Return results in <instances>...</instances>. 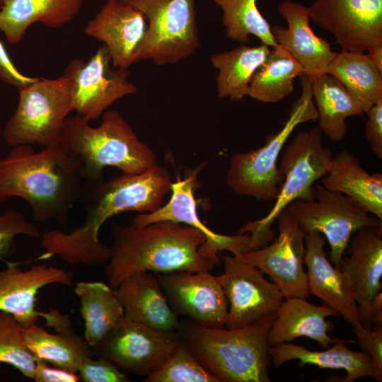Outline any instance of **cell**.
<instances>
[{
  "mask_svg": "<svg viewBox=\"0 0 382 382\" xmlns=\"http://www.w3.org/2000/svg\"><path fill=\"white\" fill-rule=\"evenodd\" d=\"M171 183L170 173L159 165L140 174H122L108 181L84 183L80 197L86 212L83 224L70 232L46 231L41 241L45 252L37 260L58 256L73 265L91 267L108 262L111 249L99 239L102 226L112 216L125 212L156 211L163 205Z\"/></svg>",
  "mask_w": 382,
  "mask_h": 382,
  "instance_id": "6da1fadb",
  "label": "cell"
},
{
  "mask_svg": "<svg viewBox=\"0 0 382 382\" xmlns=\"http://www.w3.org/2000/svg\"><path fill=\"white\" fill-rule=\"evenodd\" d=\"M80 158L62 144L36 151L30 144L13 146L0 159V203L25 200L34 221L66 224L83 189Z\"/></svg>",
  "mask_w": 382,
  "mask_h": 382,
  "instance_id": "7a4b0ae2",
  "label": "cell"
},
{
  "mask_svg": "<svg viewBox=\"0 0 382 382\" xmlns=\"http://www.w3.org/2000/svg\"><path fill=\"white\" fill-rule=\"evenodd\" d=\"M112 231L111 255L105 272L112 289L137 272H209L216 265L200 251L206 241L204 234L182 223L169 220L144 226L113 223Z\"/></svg>",
  "mask_w": 382,
  "mask_h": 382,
  "instance_id": "3957f363",
  "label": "cell"
},
{
  "mask_svg": "<svg viewBox=\"0 0 382 382\" xmlns=\"http://www.w3.org/2000/svg\"><path fill=\"white\" fill-rule=\"evenodd\" d=\"M60 144L80 158L81 175L88 182L102 180L103 171L108 166L123 175H137L158 165L155 152L115 110L105 111L96 127L78 115L68 117Z\"/></svg>",
  "mask_w": 382,
  "mask_h": 382,
  "instance_id": "277c9868",
  "label": "cell"
},
{
  "mask_svg": "<svg viewBox=\"0 0 382 382\" xmlns=\"http://www.w3.org/2000/svg\"><path fill=\"white\" fill-rule=\"evenodd\" d=\"M276 311L245 327L185 328L186 345L219 382H270L268 332Z\"/></svg>",
  "mask_w": 382,
  "mask_h": 382,
  "instance_id": "5b68a950",
  "label": "cell"
},
{
  "mask_svg": "<svg viewBox=\"0 0 382 382\" xmlns=\"http://www.w3.org/2000/svg\"><path fill=\"white\" fill-rule=\"evenodd\" d=\"M322 136L318 127L301 131L282 151L279 169L283 180L273 207L265 216L247 223L238 231L250 236L246 252L262 248L274 239L272 226L291 202L313 198V185L327 174L332 159Z\"/></svg>",
  "mask_w": 382,
  "mask_h": 382,
  "instance_id": "8992f818",
  "label": "cell"
},
{
  "mask_svg": "<svg viewBox=\"0 0 382 382\" xmlns=\"http://www.w3.org/2000/svg\"><path fill=\"white\" fill-rule=\"evenodd\" d=\"M300 79L301 95L293 103L282 129L271 134L261 147L231 156L226 183L235 194L262 201L276 199L283 180L277 163L284 145L298 125L318 119L313 79L307 75Z\"/></svg>",
  "mask_w": 382,
  "mask_h": 382,
  "instance_id": "52a82bcc",
  "label": "cell"
},
{
  "mask_svg": "<svg viewBox=\"0 0 382 382\" xmlns=\"http://www.w3.org/2000/svg\"><path fill=\"white\" fill-rule=\"evenodd\" d=\"M18 89L16 110L6 122L4 138L11 146L60 144L62 128L74 110L70 79L37 78Z\"/></svg>",
  "mask_w": 382,
  "mask_h": 382,
  "instance_id": "ba28073f",
  "label": "cell"
},
{
  "mask_svg": "<svg viewBox=\"0 0 382 382\" xmlns=\"http://www.w3.org/2000/svg\"><path fill=\"white\" fill-rule=\"evenodd\" d=\"M195 1H121L138 9L149 21L137 50V62L151 60L158 65L173 64L196 52L200 40Z\"/></svg>",
  "mask_w": 382,
  "mask_h": 382,
  "instance_id": "9c48e42d",
  "label": "cell"
},
{
  "mask_svg": "<svg viewBox=\"0 0 382 382\" xmlns=\"http://www.w3.org/2000/svg\"><path fill=\"white\" fill-rule=\"evenodd\" d=\"M286 208L305 234L316 231L327 239L330 260L337 268L354 233L364 227L382 226L381 220L350 197L319 183L313 185L312 199H297Z\"/></svg>",
  "mask_w": 382,
  "mask_h": 382,
  "instance_id": "30bf717a",
  "label": "cell"
},
{
  "mask_svg": "<svg viewBox=\"0 0 382 382\" xmlns=\"http://www.w3.org/2000/svg\"><path fill=\"white\" fill-rule=\"evenodd\" d=\"M278 236L267 245L233 255L267 274L284 299L308 298L306 272L304 270L305 233L288 208L277 216Z\"/></svg>",
  "mask_w": 382,
  "mask_h": 382,
  "instance_id": "8fae6325",
  "label": "cell"
},
{
  "mask_svg": "<svg viewBox=\"0 0 382 382\" xmlns=\"http://www.w3.org/2000/svg\"><path fill=\"white\" fill-rule=\"evenodd\" d=\"M179 343L174 332L159 331L124 316L93 348L98 357L146 377L163 366Z\"/></svg>",
  "mask_w": 382,
  "mask_h": 382,
  "instance_id": "7c38bea8",
  "label": "cell"
},
{
  "mask_svg": "<svg viewBox=\"0 0 382 382\" xmlns=\"http://www.w3.org/2000/svg\"><path fill=\"white\" fill-rule=\"evenodd\" d=\"M110 61L103 45L87 62L72 60L64 72L71 81L74 110L88 122L98 118L118 99L138 91L127 79L128 69H112Z\"/></svg>",
  "mask_w": 382,
  "mask_h": 382,
  "instance_id": "4fadbf2b",
  "label": "cell"
},
{
  "mask_svg": "<svg viewBox=\"0 0 382 382\" xmlns=\"http://www.w3.org/2000/svg\"><path fill=\"white\" fill-rule=\"evenodd\" d=\"M219 256L224 272L216 279L228 301L226 328L245 327L276 311L284 299L277 285L268 282L257 267L235 256Z\"/></svg>",
  "mask_w": 382,
  "mask_h": 382,
  "instance_id": "5bb4252c",
  "label": "cell"
},
{
  "mask_svg": "<svg viewBox=\"0 0 382 382\" xmlns=\"http://www.w3.org/2000/svg\"><path fill=\"white\" fill-rule=\"evenodd\" d=\"M308 10L342 50L364 52L382 42V0H316Z\"/></svg>",
  "mask_w": 382,
  "mask_h": 382,
  "instance_id": "9a60e30c",
  "label": "cell"
},
{
  "mask_svg": "<svg viewBox=\"0 0 382 382\" xmlns=\"http://www.w3.org/2000/svg\"><path fill=\"white\" fill-rule=\"evenodd\" d=\"M205 166V163L199 164L183 179L178 176L176 180L171 183L169 201L153 212L136 215L132 224L144 226L158 221L169 220L194 227L202 232L206 238L205 242L200 247L202 254L219 265L221 262L220 251H228L232 255L245 253L250 236L248 233L233 236L219 234L209 229L200 220L195 191L198 185L199 173Z\"/></svg>",
  "mask_w": 382,
  "mask_h": 382,
  "instance_id": "2e32d148",
  "label": "cell"
},
{
  "mask_svg": "<svg viewBox=\"0 0 382 382\" xmlns=\"http://www.w3.org/2000/svg\"><path fill=\"white\" fill-rule=\"evenodd\" d=\"M158 278L176 313L201 326L225 327L228 301L216 276L208 271H180L163 273Z\"/></svg>",
  "mask_w": 382,
  "mask_h": 382,
  "instance_id": "e0dca14e",
  "label": "cell"
},
{
  "mask_svg": "<svg viewBox=\"0 0 382 382\" xmlns=\"http://www.w3.org/2000/svg\"><path fill=\"white\" fill-rule=\"evenodd\" d=\"M18 264L10 263L0 270V311L10 313L26 328L47 315L35 308L38 291L52 284L72 288L74 276L71 272L54 266L36 265L23 270Z\"/></svg>",
  "mask_w": 382,
  "mask_h": 382,
  "instance_id": "ac0fdd59",
  "label": "cell"
},
{
  "mask_svg": "<svg viewBox=\"0 0 382 382\" xmlns=\"http://www.w3.org/2000/svg\"><path fill=\"white\" fill-rule=\"evenodd\" d=\"M338 268L352 284L362 325L371 328L370 302L382 289V226L354 233Z\"/></svg>",
  "mask_w": 382,
  "mask_h": 382,
  "instance_id": "d6986e66",
  "label": "cell"
},
{
  "mask_svg": "<svg viewBox=\"0 0 382 382\" xmlns=\"http://www.w3.org/2000/svg\"><path fill=\"white\" fill-rule=\"evenodd\" d=\"M304 245L308 294L321 299L352 326L361 323L352 284L328 259L324 236L316 231L306 233Z\"/></svg>",
  "mask_w": 382,
  "mask_h": 382,
  "instance_id": "ffe728a7",
  "label": "cell"
},
{
  "mask_svg": "<svg viewBox=\"0 0 382 382\" xmlns=\"http://www.w3.org/2000/svg\"><path fill=\"white\" fill-rule=\"evenodd\" d=\"M146 29L145 16L138 9L120 0H108L84 33L104 42L114 68L128 69L137 62Z\"/></svg>",
  "mask_w": 382,
  "mask_h": 382,
  "instance_id": "44dd1931",
  "label": "cell"
},
{
  "mask_svg": "<svg viewBox=\"0 0 382 382\" xmlns=\"http://www.w3.org/2000/svg\"><path fill=\"white\" fill-rule=\"evenodd\" d=\"M277 10L287 26L271 27L276 43L294 56L302 66L305 75L314 79L327 73L336 52L325 39L313 33L309 23L308 6L293 0H284Z\"/></svg>",
  "mask_w": 382,
  "mask_h": 382,
  "instance_id": "7402d4cb",
  "label": "cell"
},
{
  "mask_svg": "<svg viewBox=\"0 0 382 382\" xmlns=\"http://www.w3.org/2000/svg\"><path fill=\"white\" fill-rule=\"evenodd\" d=\"M113 293L127 318L163 332H173L179 327L178 313L169 306L158 278L151 272L132 273Z\"/></svg>",
  "mask_w": 382,
  "mask_h": 382,
  "instance_id": "603a6c76",
  "label": "cell"
},
{
  "mask_svg": "<svg viewBox=\"0 0 382 382\" xmlns=\"http://www.w3.org/2000/svg\"><path fill=\"white\" fill-rule=\"evenodd\" d=\"M330 316H340L324 303L317 306L304 297L284 299L276 310V318L268 332V343L273 346L306 337L323 349L328 348L340 340L328 335L333 329L332 323L326 320Z\"/></svg>",
  "mask_w": 382,
  "mask_h": 382,
  "instance_id": "cb8c5ba5",
  "label": "cell"
},
{
  "mask_svg": "<svg viewBox=\"0 0 382 382\" xmlns=\"http://www.w3.org/2000/svg\"><path fill=\"white\" fill-rule=\"evenodd\" d=\"M83 0H4L0 8V30L11 44L20 42L35 23L57 28L79 12Z\"/></svg>",
  "mask_w": 382,
  "mask_h": 382,
  "instance_id": "d4e9b609",
  "label": "cell"
},
{
  "mask_svg": "<svg viewBox=\"0 0 382 382\" xmlns=\"http://www.w3.org/2000/svg\"><path fill=\"white\" fill-rule=\"evenodd\" d=\"M340 340L323 351H312L303 346L291 342H282L270 346L269 354L275 368L291 361L298 360V365H314L322 369H342L346 371L345 382H353L364 377L376 379L369 355L364 352H356L348 348Z\"/></svg>",
  "mask_w": 382,
  "mask_h": 382,
  "instance_id": "484cf974",
  "label": "cell"
},
{
  "mask_svg": "<svg viewBox=\"0 0 382 382\" xmlns=\"http://www.w3.org/2000/svg\"><path fill=\"white\" fill-rule=\"evenodd\" d=\"M322 185L350 197L366 212L382 221V174L367 172L353 154L342 151L332 156Z\"/></svg>",
  "mask_w": 382,
  "mask_h": 382,
  "instance_id": "4316f807",
  "label": "cell"
},
{
  "mask_svg": "<svg viewBox=\"0 0 382 382\" xmlns=\"http://www.w3.org/2000/svg\"><path fill=\"white\" fill-rule=\"evenodd\" d=\"M270 51V47L263 44L258 46L241 44L231 50L213 54L210 61L218 70L219 98L243 100L248 94L253 76L264 63Z\"/></svg>",
  "mask_w": 382,
  "mask_h": 382,
  "instance_id": "83f0119b",
  "label": "cell"
},
{
  "mask_svg": "<svg viewBox=\"0 0 382 382\" xmlns=\"http://www.w3.org/2000/svg\"><path fill=\"white\" fill-rule=\"evenodd\" d=\"M312 79L318 127L330 141H340L347 132L346 120L364 112L345 87L332 75L325 73Z\"/></svg>",
  "mask_w": 382,
  "mask_h": 382,
  "instance_id": "f1b7e54d",
  "label": "cell"
},
{
  "mask_svg": "<svg viewBox=\"0 0 382 382\" xmlns=\"http://www.w3.org/2000/svg\"><path fill=\"white\" fill-rule=\"evenodd\" d=\"M327 73L345 87L364 113L382 99V72L364 52H336Z\"/></svg>",
  "mask_w": 382,
  "mask_h": 382,
  "instance_id": "f546056e",
  "label": "cell"
},
{
  "mask_svg": "<svg viewBox=\"0 0 382 382\" xmlns=\"http://www.w3.org/2000/svg\"><path fill=\"white\" fill-rule=\"evenodd\" d=\"M74 292L80 299L84 339L93 347L124 317V309L113 289L102 282H79Z\"/></svg>",
  "mask_w": 382,
  "mask_h": 382,
  "instance_id": "4dcf8cb0",
  "label": "cell"
},
{
  "mask_svg": "<svg viewBox=\"0 0 382 382\" xmlns=\"http://www.w3.org/2000/svg\"><path fill=\"white\" fill-rule=\"evenodd\" d=\"M24 338L35 360L76 373L83 361L92 357L91 347L72 328L52 334L34 324L24 328Z\"/></svg>",
  "mask_w": 382,
  "mask_h": 382,
  "instance_id": "1f68e13d",
  "label": "cell"
},
{
  "mask_svg": "<svg viewBox=\"0 0 382 382\" xmlns=\"http://www.w3.org/2000/svg\"><path fill=\"white\" fill-rule=\"evenodd\" d=\"M264 63L252 77L248 96L265 103H277L294 91V80L305 75L300 63L284 47H271Z\"/></svg>",
  "mask_w": 382,
  "mask_h": 382,
  "instance_id": "d6a6232c",
  "label": "cell"
},
{
  "mask_svg": "<svg viewBox=\"0 0 382 382\" xmlns=\"http://www.w3.org/2000/svg\"><path fill=\"white\" fill-rule=\"evenodd\" d=\"M223 11L222 23L226 36L230 40L246 44L250 36L257 37L262 44L273 47L277 45L271 25L257 6V0H212Z\"/></svg>",
  "mask_w": 382,
  "mask_h": 382,
  "instance_id": "836d02e7",
  "label": "cell"
},
{
  "mask_svg": "<svg viewBox=\"0 0 382 382\" xmlns=\"http://www.w3.org/2000/svg\"><path fill=\"white\" fill-rule=\"evenodd\" d=\"M24 327L10 313L0 311V364H6L33 379L35 359L26 345Z\"/></svg>",
  "mask_w": 382,
  "mask_h": 382,
  "instance_id": "e575fe53",
  "label": "cell"
},
{
  "mask_svg": "<svg viewBox=\"0 0 382 382\" xmlns=\"http://www.w3.org/2000/svg\"><path fill=\"white\" fill-rule=\"evenodd\" d=\"M146 382H219L197 360L187 345L180 343Z\"/></svg>",
  "mask_w": 382,
  "mask_h": 382,
  "instance_id": "d590c367",
  "label": "cell"
},
{
  "mask_svg": "<svg viewBox=\"0 0 382 382\" xmlns=\"http://www.w3.org/2000/svg\"><path fill=\"white\" fill-rule=\"evenodd\" d=\"M18 235L37 238L40 232L23 213L7 209L0 214V260L13 253L14 238Z\"/></svg>",
  "mask_w": 382,
  "mask_h": 382,
  "instance_id": "8d00e7d4",
  "label": "cell"
},
{
  "mask_svg": "<svg viewBox=\"0 0 382 382\" xmlns=\"http://www.w3.org/2000/svg\"><path fill=\"white\" fill-rule=\"evenodd\" d=\"M352 330L363 352L367 353L376 376V381H382V325L364 328L361 323L352 325Z\"/></svg>",
  "mask_w": 382,
  "mask_h": 382,
  "instance_id": "74e56055",
  "label": "cell"
},
{
  "mask_svg": "<svg viewBox=\"0 0 382 382\" xmlns=\"http://www.w3.org/2000/svg\"><path fill=\"white\" fill-rule=\"evenodd\" d=\"M78 374L84 382H128L129 378L117 366L104 357L93 359L86 358L81 364Z\"/></svg>",
  "mask_w": 382,
  "mask_h": 382,
  "instance_id": "f35d334b",
  "label": "cell"
},
{
  "mask_svg": "<svg viewBox=\"0 0 382 382\" xmlns=\"http://www.w3.org/2000/svg\"><path fill=\"white\" fill-rule=\"evenodd\" d=\"M365 134L372 152L378 159L382 158V99L375 103L366 112Z\"/></svg>",
  "mask_w": 382,
  "mask_h": 382,
  "instance_id": "ab89813d",
  "label": "cell"
},
{
  "mask_svg": "<svg viewBox=\"0 0 382 382\" xmlns=\"http://www.w3.org/2000/svg\"><path fill=\"white\" fill-rule=\"evenodd\" d=\"M0 79L18 88L34 82L37 77L22 74L11 61L4 43L0 40Z\"/></svg>",
  "mask_w": 382,
  "mask_h": 382,
  "instance_id": "60d3db41",
  "label": "cell"
},
{
  "mask_svg": "<svg viewBox=\"0 0 382 382\" xmlns=\"http://www.w3.org/2000/svg\"><path fill=\"white\" fill-rule=\"evenodd\" d=\"M35 361L33 380L36 382H77L81 379L78 373L53 365L50 366L45 361Z\"/></svg>",
  "mask_w": 382,
  "mask_h": 382,
  "instance_id": "b9f144b4",
  "label": "cell"
},
{
  "mask_svg": "<svg viewBox=\"0 0 382 382\" xmlns=\"http://www.w3.org/2000/svg\"><path fill=\"white\" fill-rule=\"evenodd\" d=\"M369 312L372 327L382 325V292L377 293L371 299Z\"/></svg>",
  "mask_w": 382,
  "mask_h": 382,
  "instance_id": "7bdbcfd3",
  "label": "cell"
},
{
  "mask_svg": "<svg viewBox=\"0 0 382 382\" xmlns=\"http://www.w3.org/2000/svg\"><path fill=\"white\" fill-rule=\"evenodd\" d=\"M366 52L369 59L382 72V42L372 46Z\"/></svg>",
  "mask_w": 382,
  "mask_h": 382,
  "instance_id": "ee69618b",
  "label": "cell"
},
{
  "mask_svg": "<svg viewBox=\"0 0 382 382\" xmlns=\"http://www.w3.org/2000/svg\"><path fill=\"white\" fill-rule=\"evenodd\" d=\"M4 1V0H0V8L3 5Z\"/></svg>",
  "mask_w": 382,
  "mask_h": 382,
  "instance_id": "f6af8a7d",
  "label": "cell"
},
{
  "mask_svg": "<svg viewBox=\"0 0 382 382\" xmlns=\"http://www.w3.org/2000/svg\"><path fill=\"white\" fill-rule=\"evenodd\" d=\"M121 1H122V0H121Z\"/></svg>",
  "mask_w": 382,
  "mask_h": 382,
  "instance_id": "bcb514c9",
  "label": "cell"
}]
</instances>
